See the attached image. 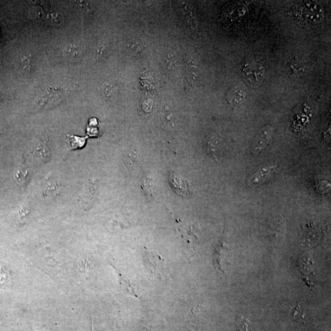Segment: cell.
I'll use <instances>...</instances> for the list:
<instances>
[{"instance_id":"obj_4","label":"cell","mask_w":331,"mask_h":331,"mask_svg":"<svg viewBox=\"0 0 331 331\" xmlns=\"http://www.w3.org/2000/svg\"><path fill=\"white\" fill-rule=\"evenodd\" d=\"M169 182L175 193L180 196L187 197L192 193L189 183L182 175L176 172H172L169 176Z\"/></svg>"},{"instance_id":"obj_6","label":"cell","mask_w":331,"mask_h":331,"mask_svg":"<svg viewBox=\"0 0 331 331\" xmlns=\"http://www.w3.org/2000/svg\"><path fill=\"white\" fill-rule=\"evenodd\" d=\"M276 167V165H273L261 168L248 178V184L255 186L265 182L275 173Z\"/></svg>"},{"instance_id":"obj_1","label":"cell","mask_w":331,"mask_h":331,"mask_svg":"<svg viewBox=\"0 0 331 331\" xmlns=\"http://www.w3.org/2000/svg\"><path fill=\"white\" fill-rule=\"evenodd\" d=\"M242 71L243 78L249 87H258L265 79V67L258 62L251 61L244 64Z\"/></svg>"},{"instance_id":"obj_10","label":"cell","mask_w":331,"mask_h":331,"mask_svg":"<svg viewBox=\"0 0 331 331\" xmlns=\"http://www.w3.org/2000/svg\"><path fill=\"white\" fill-rule=\"evenodd\" d=\"M68 142L71 149L81 148L85 143V138L76 136H69Z\"/></svg>"},{"instance_id":"obj_8","label":"cell","mask_w":331,"mask_h":331,"mask_svg":"<svg viewBox=\"0 0 331 331\" xmlns=\"http://www.w3.org/2000/svg\"><path fill=\"white\" fill-rule=\"evenodd\" d=\"M246 93L239 87H234L227 95V103L232 108L236 109L245 102Z\"/></svg>"},{"instance_id":"obj_9","label":"cell","mask_w":331,"mask_h":331,"mask_svg":"<svg viewBox=\"0 0 331 331\" xmlns=\"http://www.w3.org/2000/svg\"><path fill=\"white\" fill-rule=\"evenodd\" d=\"M237 325L239 331H254L252 330V323L242 316L237 317Z\"/></svg>"},{"instance_id":"obj_3","label":"cell","mask_w":331,"mask_h":331,"mask_svg":"<svg viewBox=\"0 0 331 331\" xmlns=\"http://www.w3.org/2000/svg\"><path fill=\"white\" fill-rule=\"evenodd\" d=\"M274 128L272 125H268L264 126L256 134L251 144V153L257 155L261 153L270 143L273 133Z\"/></svg>"},{"instance_id":"obj_2","label":"cell","mask_w":331,"mask_h":331,"mask_svg":"<svg viewBox=\"0 0 331 331\" xmlns=\"http://www.w3.org/2000/svg\"><path fill=\"white\" fill-rule=\"evenodd\" d=\"M229 248L226 237H223L215 247L214 262L216 270L223 274H226L227 268L230 265Z\"/></svg>"},{"instance_id":"obj_7","label":"cell","mask_w":331,"mask_h":331,"mask_svg":"<svg viewBox=\"0 0 331 331\" xmlns=\"http://www.w3.org/2000/svg\"><path fill=\"white\" fill-rule=\"evenodd\" d=\"M144 259L146 261L147 268L151 270V272L155 275L161 276V270L162 268V257L159 254L145 251Z\"/></svg>"},{"instance_id":"obj_5","label":"cell","mask_w":331,"mask_h":331,"mask_svg":"<svg viewBox=\"0 0 331 331\" xmlns=\"http://www.w3.org/2000/svg\"><path fill=\"white\" fill-rule=\"evenodd\" d=\"M299 17L304 21L314 23L319 21L320 15L314 14V12H320V8L319 5L314 3L302 4L298 7Z\"/></svg>"},{"instance_id":"obj_11","label":"cell","mask_w":331,"mask_h":331,"mask_svg":"<svg viewBox=\"0 0 331 331\" xmlns=\"http://www.w3.org/2000/svg\"><path fill=\"white\" fill-rule=\"evenodd\" d=\"M92 328H93V331H94V326H92Z\"/></svg>"}]
</instances>
